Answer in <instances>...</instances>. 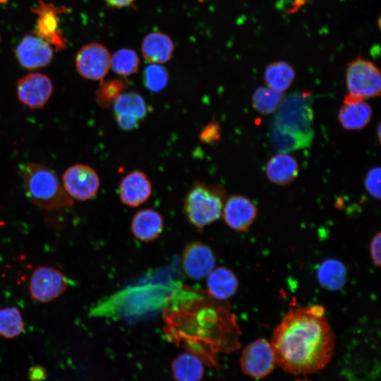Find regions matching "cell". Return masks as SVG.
<instances>
[{
    "label": "cell",
    "instance_id": "22",
    "mask_svg": "<svg viewBox=\"0 0 381 381\" xmlns=\"http://www.w3.org/2000/svg\"><path fill=\"white\" fill-rule=\"evenodd\" d=\"M294 78L295 71L293 66L283 61L270 64L264 72V79L267 87L279 92L286 90Z\"/></svg>",
    "mask_w": 381,
    "mask_h": 381
},
{
    "label": "cell",
    "instance_id": "4",
    "mask_svg": "<svg viewBox=\"0 0 381 381\" xmlns=\"http://www.w3.org/2000/svg\"><path fill=\"white\" fill-rule=\"evenodd\" d=\"M346 83L349 94L353 96L365 99L380 95L381 77L378 67L361 57L348 63Z\"/></svg>",
    "mask_w": 381,
    "mask_h": 381
},
{
    "label": "cell",
    "instance_id": "6",
    "mask_svg": "<svg viewBox=\"0 0 381 381\" xmlns=\"http://www.w3.org/2000/svg\"><path fill=\"white\" fill-rule=\"evenodd\" d=\"M276 365L272 345L262 338L255 339L246 346L240 358V365L243 373L255 379L268 376Z\"/></svg>",
    "mask_w": 381,
    "mask_h": 381
},
{
    "label": "cell",
    "instance_id": "16",
    "mask_svg": "<svg viewBox=\"0 0 381 381\" xmlns=\"http://www.w3.org/2000/svg\"><path fill=\"white\" fill-rule=\"evenodd\" d=\"M131 229L133 235L143 242L157 238L164 229L162 216L153 209H144L137 212L132 218Z\"/></svg>",
    "mask_w": 381,
    "mask_h": 381
},
{
    "label": "cell",
    "instance_id": "30",
    "mask_svg": "<svg viewBox=\"0 0 381 381\" xmlns=\"http://www.w3.org/2000/svg\"><path fill=\"white\" fill-rule=\"evenodd\" d=\"M222 128L215 119L208 123L200 133V140L208 145L217 143L221 138Z\"/></svg>",
    "mask_w": 381,
    "mask_h": 381
},
{
    "label": "cell",
    "instance_id": "1",
    "mask_svg": "<svg viewBox=\"0 0 381 381\" xmlns=\"http://www.w3.org/2000/svg\"><path fill=\"white\" fill-rule=\"evenodd\" d=\"M270 344L276 363L286 373L309 375L323 369L334 353V335L320 305L289 310L274 328Z\"/></svg>",
    "mask_w": 381,
    "mask_h": 381
},
{
    "label": "cell",
    "instance_id": "15",
    "mask_svg": "<svg viewBox=\"0 0 381 381\" xmlns=\"http://www.w3.org/2000/svg\"><path fill=\"white\" fill-rule=\"evenodd\" d=\"M372 109L364 99L348 94L344 99L337 118L341 126L350 131L363 128L371 120Z\"/></svg>",
    "mask_w": 381,
    "mask_h": 381
},
{
    "label": "cell",
    "instance_id": "19",
    "mask_svg": "<svg viewBox=\"0 0 381 381\" xmlns=\"http://www.w3.org/2000/svg\"><path fill=\"white\" fill-rule=\"evenodd\" d=\"M206 277L207 291L215 299H229L238 290L237 277L231 270L226 267L220 266L214 268Z\"/></svg>",
    "mask_w": 381,
    "mask_h": 381
},
{
    "label": "cell",
    "instance_id": "33",
    "mask_svg": "<svg viewBox=\"0 0 381 381\" xmlns=\"http://www.w3.org/2000/svg\"><path fill=\"white\" fill-rule=\"evenodd\" d=\"M105 2L111 7L121 8L129 6L135 0H104Z\"/></svg>",
    "mask_w": 381,
    "mask_h": 381
},
{
    "label": "cell",
    "instance_id": "20",
    "mask_svg": "<svg viewBox=\"0 0 381 381\" xmlns=\"http://www.w3.org/2000/svg\"><path fill=\"white\" fill-rule=\"evenodd\" d=\"M171 370L176 381H200L204 374L203 362L198 356L184 352L174 359Z\"/></svg>",
    "mask_w": 381,
    "mask_h": 381
},
{
    "label": "cell",
    "instance_id": "23",
    "mask_svg": "<svg viewBox=\"0 0 381 381\" xmlns=\"http://www.w3.org/2000/svg\"><path fill=\"white\" fill-rule=\"evenodd\" d=\"M115 115L121 114L140 121L147 116V106L143 97L135 92H123L113 103Z\"/></svg>",
    "mask_w": 381,
    "mask_h": 381
},
{
    "label": "cell",
    "instance_id": "2",
    "mask_svg": "<svg viewBox=\"0 0 381 381\" xmlns=\"http://www.w3.org/2000/svg\"><path fill=\"white\" fill-rule=\"evenodd\" d=\"M25 195L41 209L52 211L73 205L54 171L38 164L28 162L20 167Z\"/></svg>",
    "mask_w": 381,
    "mask_h": 381
},
{
    "label": "cell",
    "instance_id": "31",
    "mask_svg": "<svg viewBox=\"0 0 381 381\" xmlns=\"http://www.w3.org/2000/svg\"><path fill=\"white\" fill-rule=\"evenodd\" d=\"M380 244H381V235L380 232L373 238L370 243V257L374 264L380 267L381 258H380Z\"/></svg>",
    "mask_w": 381,
    "mask_h": 381
},
{
    "label": "cell",
    "instance_id": "29",
    "mask_svg": "<svg viewBox=\"0 0 381 381\" xmlns=\"http://www.w3.org/2000/svg\"><path fill=\"white\" fill-rule=\"evenodd\" d=\"M380 167L370 169L364 179V186L368 194L373 198L380 200Z\"/></svg>",
    "mask_w": 381,
    "mask_h": 381
},
{
    "label": "cell",
    "instance_id": "11",
    "mask_svg": "<svg viewBox=\"0 0 381 381\" xmlns=\"http://www.w3.org/2000/svg\"><path fill=\"white\" fill-rule=\"evenodd\" d=\"M15 55L22 67L32 70L49 65L53 59V49L38 35H28L17 45Z\"/></svg>",
    "mask_w": 381,
    "mask_h": 381
},
{
    "label": "cell",
    "instance_id": "13",
    "mask_svg": "<svg viewBox=\"0 0 381 381\" xmlns=\"http://www.w3.org/2000/svg\"><path fill=\"white\" fill-rule=\"evenodd\" d=\"M152 184L145 173L134 170L126 174L121 180L119 188V198L123 204L128 207H138L150 198Z\"/></svg>",
    "mask_w": 381,
    "mask_h": 381
},
{
    "label": "cell",
    "instance_id": "24",
    "mask_svg": "<svg viewBox=\"0 0 381 381\" xmlns=\"http://www.w3.org/2000/svg\"><path fill=\"white\" fill-rule=\"evenodd\" d=\"M283 92L275 91L268 87H258L251 97L252 106L259 114L263 115L275 112L284 102Z\"/></svg>",
    "mask_w": 381,
    "mask_h": 381
},
{
    "label": "cell",
    "instance_id": "5",
    "mask_svg": "<svg viewBox=\"0 0 381 381\" xmlns=\"http://www.w3.org/2000/svg\"><path fill=\"white\" fill-rule=\"evenodd\" d=\"M69 280L59 270L40 266L32 272L29 292L31 298L40 303H49L60 297L67 289Z\"/></svg>",
    "mask_w": 381,
    "mask_h": 381
},
{
    "label": "cell",
    "instance_id": "7",
    "mask_svg": "<svg viewBox=\"0 0 381 381\" xmlns=\"http://www.w3.org/2000/svg\"><path fill=\"white\" fill-rule=\"evenodd\" d=\"M61 183L72 199L86 201L96 195L100 181L97 173L91 167L75 164L66 169Z\"/></svg>",
    "mask_w": 381,
    "mask_h": 381
},
{
    "label": "cell",
    "instance_id": "21",
    "mask_svg": "<svg viewBox=\"0 0 381 381\" xmlns=\"http://www.w3.org/2000/svg\"><path fill=\"white\" fill-rule=\"evenodd\" d=\"M347 270L345 265L337 259H327L322 261L317 270L319 284L329 291L341 289L346 282Z\"/></svg>",
    "mask_w": 381,
    "mask_h": 381
},
{
    "label": "cell",
    "instance_id": "28",
    "mask_svg": "<svg viewBox=\"0 0 381 381\" xmlns=\"http://www.w3.org/2000/svg\"><path fill=\"white\" fill-rule=\"evenodd\" d=\"M143 83L152 92L162 90L168 83V73L160 64H150L143 71Z\"/></svg>",
    "mask_w": 381,
    "mask_h": 381
},
{
    "label": "cell",
    "instance_id": "14",
    "mask_svg": "<svg viewBox=\"0 0 381 381\" xmlns=\"http://www.w3.org/2000/svg\"><path fill=\"white\" fill-rule=\"evenodd\" d=\"M33 11L38 16L35 35L58 49H64L66 42L62 37L57 18V14L62 11L55 6L45 4L43 2H40L38 7Z\"/></svg>",
    "mask_w": 381,
    "mask_h": 381
},
{
    "label": "cell",
    "instance_id": "18",
    "mask_svg": "<svg viewBox=\"0 0 381 381\" xmlns=\"http://www.w3.org/2000/svg\"><path fill=\"white\" fill-rule=\"evenodd\" d=\"M299 166L291 155L280 152L272 156L265 167L267 179L274 184L286 186L292 183L298 176Z\"/></svg>",
    "mask_w": 381,
    "mask_h": 381
},
{
    "label": "cell",
    "instance_id": "34",
    "mask_svg": "<svg viewBox=\"0 0 381 381\" xmlns=\"http://www.w3.org/2000/svg\"><path fill=\"white\" fill-rule=\"evenodd\" d=\"M378 141L380 142V124L379 123L377 129Z\"/></svg>",
    "mask_w": 381,
    "mask_h": 381
},
{
    "label": "cell",
    "instance_id": "10",
    "mask_svg": "<svg viewBox=\"0 0 381 381\" xmlns=\"http://www.w3.org/2000/svg\"><path fill=\"white\" fill-rule=\"evenodd\" d=\"M215 260L211 248L198 241L187 243L181 255L183 270L189 278L193 279L206 277L214 269Z\"/></svg>",
    "mask_w": 381,
    "mask_h": 381
},
{
    "label": "cell",
    "instance_id": "3",
    "mask_svg": "<svg viewBox=\"0 0 381 381\" xmlns=\"http://www.w3.org/2000/svg\"><path fill=\"white\" fill-rule=\"evenodd\" d=\"M224 197L222 186L196 181L185 197L184 214L190 224L202 230L221 217Z\"/></svg>",
    "mask_w": 381,
    "mask_h": 381
},
{
    "label": "cell",
    "instance_id": "32",
    "mask_svg": "<svg viewBox=\"0 0 381 381\" xmlns=\"http://www.w3.org/2000/svg\"><path fill=\"white\" fill-rule=\"evenodd\" d=\"M115 119L119 126L125 131H131L138 126L140 121L125 115L116 114Z\"/></svg>",
    "mask_w": 381,
    "mask_h": 381
},
{
    "label": "cell",
    "instance_id": "9",
    "mask_svg": "<svg viewBox=\"0 0 381 381\" xmlns=\"http://www.w3.org/2000/svg\"><path fill=\"white\" fill-rule=\"evenodd\" d=\"M16 87L18 100L32 109H42L53 92L50 78L40 73H29L19 78Z\"/></svg>",
    "mask_w": 381,
    "mask_h": 381
},
{
    "label": "cell",
    "instance_id": "35",
    "mask_svg": "<svg viewBox=\"0 0 381 381\" xmlns=\"http://www.w3.org/2000/svg\"><path fill=\"white\" fill-rule=\"evenodd\" d=\"M0 41H1V37H0Z\"/></svg>",
    "mask_w": 381,
    "mask_h": 381
},
{
    "label": "cell",
    "instance_id": "12",
    "mask_svg": "<svg viewBox=\"0 0 381 381\" xmlns=\"http://www.w3.org/2000/svg\"><path fill=\"white\" fill-rule=\"evenodd\" d=\"M222 214L224 222L231 229L237 231H245L255 222L258 209L248 198L241 195H234L224 202Z\"/></svg>",
    "mask_w": 381,
    "mask_h": 381
},
{
    "label": "cell",
    "instance_id": "17",
    "mask_svg": "<svg viewBox=\"0 0 381 381\" xmlns=\"http://www.w3.org/2000/svg\"><path fill=\"white\" fill-rule=\"evenodd\" d=\"M174 51V44L169 36L162 32L148 33L141 43V53L144 59L151 64H164L169 61Z\"/></svg>",
    "mask_w": 381,
    "mask_h": 381
},
{
    "label": "cell",
    "instance_id": "26",
    "mask_svg": "<svg viewBox=\"0 0 381 381\" xmlns=\"http://www.w3.org/2000/svg\"><path fill=\"white\" fill-rule=\"evenodd\" d=\"M139 67V58L137 53L128 48L116 51L110 60V68L121 76H128L135 73Z\"/></svg>",
    "mask_w": 381,
    "mask_h": 381
},
{
    "label": "cell",
    "instance_id": "8",
    "mask_svg": "<svg viewBox=\"0 0 381 381\" xmlns=\"http://www.w3.org/2000/svg\"><path fill=\"white\" fill-rule=\"evenodd\" d=\"M111 55L102 44L93 42L82 47L75 56V68L84 78L102 80L110 68Z\"/></svg>",
    "mask_w": 381,
    "mask_h": 381
},
{
    "label": "cell",
    "instance_id": "27",
    "mask_svg": "<svg viewBox=\"0 0 381 381\" xmlns=\"http://www.w3.org/2000/svg\"><path fill=\"white\" fill-rule=\"evenodd\" d=\"M24 329L20 311L15 307L0 309V336L11 339L18 336Z\"/></svg>",
    "mask_w": 381,
    "mask_h": 381
},
{
    "label": "cell",
    "instance_id": "25",
    "mask_svg": "<svg viewBox=\"0 0 381 381\" xmlns=\"http://www.w3.org/2000/svg\"><path fill=\"white\" fill-rule=\"evenodd\" d=\"M129 86V81L125 78L109 80H101L96 92V101L102 108H107Z\"/></svg>",
    "mask_w": 381,
    "mask_h": 381
}]
</instances>
